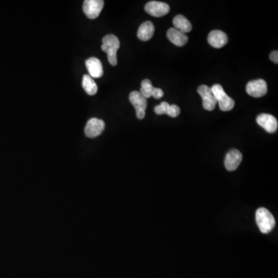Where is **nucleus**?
I'll return each mask as SVG.
<instances>
[{
  "label": "nucleus",
  "instance_id": "9b49d317",
  "mask_svg": "<svg viewBox=\"0 0 278 278\" xmlns=\"http://www.w3.org/2000/svg\"><path fill=\"white\" fill-rule=\"evenodd\" d=\"M242 159H243V155L241 151L237 149L230 150L225 157V160H224L225 168L230 172L235 171L240 167Z\"/></svg>",
  "mask_w": 278,
  "mask_h": 278
},
{
  "label": "nucleus",
  "instance_id": "f8f14e48",
  "mask_svg": "<svg viewBox=\"0 0 278 278\" xmlns=\"http://www.w3.org/2000/svg\"><path fill=\"white\" fill-rule=\"evenodd\" d=\"M257 122L268 133H275L278 128V122L275 116L269 114H259L257 118Z\"/></svg>",
  "mask_w": 278,
  "mask_h": 278
},
{
  "label": "nucleus",
  "instance_id": "7ed1b4c3",
  "mask_svg": "<svg viewBox=\"0 0 278 278\" xmlns=\"http://www.w3.org/2000/svg\"><path fill=\"white\" fill-rule=\"evenodd\" d=\"M212 92L214 94L217 102L219 104L220 109L222 111H229L234 109L235 102L231 97L226 94L223 88L220 84H215L211 88Z\"/></svg>",
  "mask_w": 278,
  "mask_h": 278
},
{
  "label": "nucleus",
  "instance_id": "20e7f679",
  "mask_svg": "<svg viewBox=\"0 0 278 278\" xmlns=\"http://www.w3.org/2000/svg\"><path fill=\"white\" fill-rule=\"evenodd\" d=\"M129 101L134 107L136 111L137 118L138 119H143L146 116V110L147 109V99L141 94L140 92H131L129 95Z\"/></svg>",
  "mask_w": 278,
  "mask_h": 278
},
{
  "label": "nucleus",
  "instance_id": "39448f33",
  "mask_svg": "<svg viewBox=\"0 0 278 278\" xmlns=\"http://www.w3.org/2000/svg\"><path fill=\"white\" fill-rule=\"evenodd\" d=\"M105 2L103 0H85L83 10L89 19H96L102 11Z\"/></svg>",
  "mask_w": 278,
  "mask_h": 278
},
{
  "label": "nucleus",
  "instance_id": "1a4fd4ad",
  "mask_svg": "<svg viewBox=\"0 0 278 278\" xmlns=\"http://www.w3.org/2000/svg\"><path fill=\"white\" fill-rule=\"evenodd\" d=\"M145 10L152 17H162L168 14L170 7L168 4L165 2L151 1L146 4Z\"/></svg>",
  "mask_w": 278,
  "mask_h": 278
},
{
  "label": "nucleus",
  "instance_id": "aec40b11",
  "mask_svg": "<svg viewBox=\"0 0 278 278\" xmlns=\"http://www.w3.org/2000/svg\"><path fill=\"white\" fill-rule=\"evenodd\" d=\"M180 114V109L178 105H171L168 107V111H167V115L172 117V118H176Z\"/></svg>",
  "mask_w": 278,
  "mask_h": 278
},
{
  "label": "nucleus",
  "instance_id": "412c9836",
  "mask_svg": "<svg viewBox=\"0 0 278 278\" xmlns=\"http://www.w3.org/2000/svg\"><path fill=\"white\" fill-rule=\"evenodd\" d=\"M270 58L271 60H272L275 64H278V51H273L271 53V55H270Z\"/></svg>",
  "mask_w": 278,
  "mask_h": 278
},
{
  "label": "nucleus",
  "instance_id": "dca6fc26",
  "mask_svg": "<svg viewBox=\"0 0 278 278\" xmlns=\"http://www.w3.org/2000/svg\"><path fill=\"white\" fill-rule=\"evenodd\" d=\"M154 32H155V27L153 23L150 21H146L139 26L137 36L138 39H140L142 41H148L153 37Z\"/></svg>",
  "mask_w": 278,
  "mask_h": 278
},
{
  "label": "nucleus",
  "instance_id": "f3484780",
  "mask_svg": "<svg viewBox=\"0 0 278 278\" xmlns=\"http://www.w3.org/2000/svg\"><path fill=\"white\" fill-rule=\"evenodd\" d=\"M173 25L176 30L185 34L190 32L192 29L191 22L183 15H178L174 18Z\"/></svg>",
  "mask_w": 278,
  "mask_h": 278
},
{
  "label": "nucleus",
  "instance_id": "2eb2a0df",
  "mask_svg": "<svg viewBox=\"0 0 278 278\" xmlns=\"http://www.w3.org/2000/svg\"><path fill=\"white\" fill-rule=\"evenodd\" d=\"M167 37L171 43L177 47H183L186 44L189 38L185 34L180 32L175 28H170L167 32Z\"/></svg>",
  "mask_w": 278,
  "mask_h": 278
},
{
  "label": "nucleus",
  "instance_id": "f03ea898",
  "mask_svg": "<svg viewBox=\"0 0 278 278\" xmlns=\"http://www.w3.org/2000/svg\"><path fill=\"white\" fill-rule=\"evenodd\" d=\"M256 222L262 234H269L275 228V219L266 208H259L256 212Z\"/></svg>",
  "mask_w": 278,
  "mask_h": 278
},
{
  "label": "nucleus",
  "instance_id": "9d476101",
  "mask_svg": "<svg viewBox=\"0 0 278 278\" xmlns=\"http://www.w3.org/2000/svg\"><path fill=\"white\" fill-rule=\"evenodd\" d=\"M141 94L147 98L153 97L155 99H160L164 96V92L160 88H154L151 81L148 79H146L142 82L140 90Z\"/></svg>",
  "mask_w": 278,
  "mask_h": 278
},
{
  "label": "nucleus",
  "instance_id": "6e6552de",
  "mask_svg": "<svg viewBox=\"0 0 278 278\" xmlns=\"http://www.w3.org/2000/svg\"><path fill=\"white\" fill-rule=\"evenodd\" d=\"M105 129V123L103 120L98 118H92L87 122L84 132L88 138H93L99 136Z\"/></svg>",
  "mask_w": 278,
  "mask_h": 278
},
{
  "label": "nucleus",
  "instance_id": "a211bd4d",
  "mask_svg": "<svg viewBox=\"0 0 278 278\" xmlns=\"http://www.w3.org/2000/svg\"><path fill=\"white\" fill-rule=\"evenodd\" d=\"M82 86L84 91L89 95H94L97 92V85L95 81L89 75H84L82 80Z\"/></svg>",
  "mask_w": 278,
  "mask_h": 278
},
{
  "label": "nucleus",
  "instance_id": "6ab92c4d",
  "mask_svg": "<svg viewBox=\"0 0 278 278\" xmlns=\"http://www.w3.org/2000/svg\"><path fill=\"white\" fill-rule=\"evenodd\" d=\"M169 105V104L167 101H163V102L161 103L160 105L155 107V109H154L155 114H159V115L167 114Z\"/></svg>",
  "mask_w": 278,
  "mask_h": 278
},
{
  "label": "nucleus",
  "instance_id": "4468645a",
  "mask_svg": "<svg viewBox=\"0 0 278 278\" xmlns=\"http://www.w3.org/2000/svg\"><path fill=\"white\" fill-rule=\"evenodd\" d=\"M87 69L89 73L90 77L94 78H99L102 77L104 71H103L102 64L101 60L96 57H91L85 62Z\"/></svg>",
  "mask_w": 278,
  "mask_h": 278
},
{
  "label": "nucleus",
  "instance_id": "f257e3e1",
  "mask_svg": "<svg viewBox=\"0 0 278 278\" xmlns=\"http://www.w3.org/2000/svg\"><path fill=\"white\" fill-rule=\"evenodd\" d=\"M101 50L108 55L109 63L112 66H116L118 64L117 52L120 47V41L118 38L113 34L105 36L102 39Z\"/></svg>",
  "mask_w": 278,
  "mask_h": 278
},
{
  "label": "nucleus",
  "instance_id": "0eeeda50",
  "mask_svg": "<svg viewBox=\"0 0 278 278\" xmlns=\"http://www.w3.org/2000/svg\"><path fill=\"white\" fill-rule=\"evenodd\" d=\"M246 91L251 97H263L267 92V82L263 79L252 80L246 84Z\"/></svg>",
  "mask_w": 278,
  "mask_h": 278
},
{
  "label": "nucleus",
  "instance_id": "423d86ee",
  "mask_svg": "<svg viewBox=\"0 0 278 278\" xmlns=\"http://www.w3.org/2000/svg\"><path fill=\"white\" fill-rule=\"evenodd\" d=\"M197 92L203 99V106L204 109L209 111L214 110L217 102L214 94L212 92L211 88L206 85H201L199 87Z\"/></svg>",
  "mask_w": 278,
  "mask_h": 278
},
{
  "label": "nucleus",
  "instance_id": "ddd939ff",
  "mask_svg": "<svg viewBox=\"0 0 278 278\" xmlns=\"http://www.w3.org/2000/svg\"><path fill=\"white\" fill-rule=\"evenodd\" d=\"M208 43L214 48H222L227 43L228 37L221 30H213L209 33L207 38Z\"/></svg>",
  "mask_w": 278,
  "mask_h": 278
}]
</instances>
